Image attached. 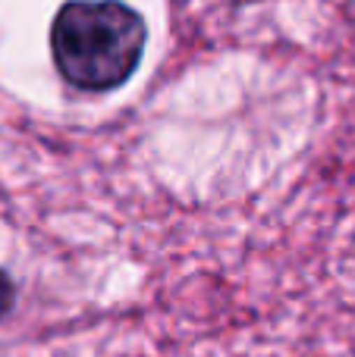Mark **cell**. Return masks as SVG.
I'll use <instances>...</instances> for the list:
<instances>
[{
  "label": "cell",
  "mask_w": 355,
  "mask_h": 357,
  "mask_svg": "<svg viewBox=\"0 0 355 357\" xmlns=\"http://www.w3.org/2000/svg\"><path fill=\"white\" fill-rule=\"evenodd\" d=\"M145 19L123 0H66L50 22L57 73L79 91H113L138 69Z\"/></svg>",
  "instance_id": "obj_1"
},
{
  "label": "cell",
  "mask_w": 355,
  "mask_h": 357,
  "mask_svg": "<svg viewBox=\"0 0 355 357\" xmlns=\"http://www.w3.org/2000/svg\"><path fill=\"white\" fill-rule=\"evenodd\" d=\"M16 304V285H13V276L6 270H0V320L13 310Z\"/></svg>",
  "instance_id": "obj_2"
},
{
  "label": "cell",
  "mask_w": 355,
  "mask_h": 357,
  "mask_svg": "<svg viewBox=\"0 0 355 357\" xmlns=\"http://www.w3.org/2000/svg\"><path fill=\"white\" fill-rule=\"evenodd\" d=\"M233 3H249V0H233Z\"/></svg>",
  "instance_id": "obj_3"
}]
</instances>
